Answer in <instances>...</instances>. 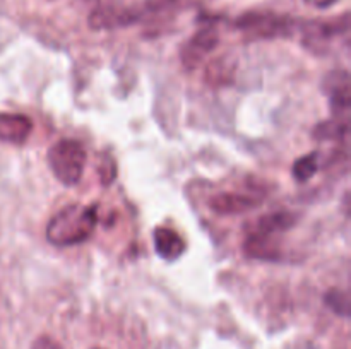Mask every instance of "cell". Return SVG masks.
<instances>
[{"label": "cell", "mask_w": 351, "mask_h": 349, "mask_svg": "<svg viewBox=\"0 0 351 349\" xmlns=\"http://www.w3.org/2000/svg\"><path fill=\"white\" fill-rule=\"evenodd\" d=\"M348 27L350 17L348 12H345L341 17H335V19L308 21L302 26V31H304L305 44L312 48L315 43H324V41H329L335 36L346 33Z\"/></svg>", "instance_id": "7"}, {"label": "cell", "mask_w": 351, "mask_h": 349, "mask_svg": "<svg viewBox=\"0 0 351 349\" xmlns=\"http://www.w3.org/2000/svg\"><path fill=\"white\" fill-rule=\"evenodd\" d=\"M350 130V122L348 120L341 118H331L326 120V122H321L319 125H315L314 139L317 140H343L346 135H348Z\"/></svg>", "instance_id": "13"}, {"label": "cell", "mask_w": 351, "mask_h": 349, "mask_svg": "<svg viewBox=\"0 0 351 349\" xmlns=\"http://www.w3.org/2000/svg\"><path fill=\"white\" fill-rule=\"evenodd\" d=\"M147 16L146 5L143 7H122V5H103L89 14V27L93 29H117L136 24Z\"/></svg>", "instance_id": "4"}, {"label": "cell", "mask_w": 351, "mask_h": 349, "mask_svg": "<svg viewBox=\"0 0 351 349\" xmlns=\"http://www.w3.org/2000/svg\"><path fill=\"white\" fill-rule=\"evenodd\" d=\"M235 72V64L228 60V58H216L206 68V81L211 86H223L228 84Z\"/></svg>", "instance_id": "14"}, {"label": "cell", "mask_w": 351, "mask_h": 349, "mask_svg": "<svg viewBox=\"0 0 351 349\" xmlns=\"http://www.w3.org/2000/svg\"><path fill=\"white\" fill-rule=\"evenodd\" d=\"M112 157L110 159L101 161V164H99V178H101V183L103 185H110L113 180H115V174H117V164H112V166L108 168V164L112 163Z\"/></svg>", "instance_id": "17"}, {"label": "cell", "mask_w": 351, "mask_h": 349, "mask_svg": "<svg viewBox=\"0 0 351 349\" xmlns=\"http://www.w3.org/2000/svg\"><path fill=\"white\" fill-rule=\"evenodd\" d=\"M31 349H62V348L60 344H58L57 341H53L51 337H48V335H41V337H38L36 341L33 342Z\"/></svg>", "instance_id": "18"}, {"label": "cell", "mask_w": 351, "mask_h": 349, "mask_svg": "<svg viewBox=\"0 0 351 349\" xmlns=\"http://www.w3.org/2000/svg\"><path fill=\"white\" fill-rule=\"evenodd\" d=\"M86 159L88 154L84 146L74 139H60L48 149V164L51 173L65 187H74L81 181Z\"/></svg>", "instance_id": "2"}, {"label": "cell", "mask_w": 351, "mask_h": 349, "mask_svg": "<svg viewBox=\"0 0 351 349\" xmlns=\"http://www.w3.org/2000/svg\"><path fill=\"white\" fill-rule=\"evenodd\" d=\"M95 349H98V348H95Z\"/></svg>", "instance_id": "20"}, {"label": "cell", "mask_w": 351, "mask_h": 349, "mask_svg": "<svg viewBox=\"0 0 351 349\" xmlns=\"http://www.w3.org/2000/svg\"><path fill=\"white\" fill-rule=\"evenodd\" d=\"M154 250L158 255L165 260H177L187 250V243L182 238L180 233H177L171 228H161L154 229Z\"/></svg>", "instance_id": "11"}, {"label": "cell", "mask_w": 351, "mask_h": 349, "mask_svg": "<svg viewBox=\"0 0 351 349\" xmlns=\"http://www.w3.org/2000/svg\"><path fill=\"white\" fill-rule=\"evenodd\" d=\"M295 222H297L295 214H290V212H274V214H267L264 218H261L257 221L256 229L257 231L280 236L281 233L288 231Z\"/></svg>", "instance_id": "12"}, {"label": "cell", "mask_w": 351, "mask_h": 349, "mask_svg": "<svg viewBox=\"0 0 351 349\" xmlns=\"http://www.w3.org/2000/svg\"><path fill=\"white\" fill-rule=\"evenodd\" d=\"M326 91L329 92V101L335 118L350 120V106H351V89H350V75L345 70H335L326 77L324 81Z\"/></svg>", "instance_id": "6"}, {"label": "cell", "mask_w": 351, "mask_h": 349, "mask_svg": "<svg viewBox=\"0 0 351 349\" xmlns=\"http://www.w3.org/2000/svg\"><path fill=\"white\" fill-rule=\"evenodd\" d=\"M324 303L328 305L336 315H339V317H350V296L346 291L332 287V289H329L328 293L324 294Z\"/></svg>", "instance_id": "16"}, {"label": "cell", "mask_w": 351, "mask_h": 349, "mask_svg": "<svg viewBox=\"0 0 351 349\" xmlns=\"http://www.w3.org/2000/svg\"><path fill=\"white\" fill-rule=\"evenodd\" d=\"M243 250H245V253L249 257L259 260H280L281 257L278 236L269 235V233L257 231V229L245 240Z\"/></svg>", "instance_id": "10"}, {"label": "cell", "mask_w": 351, "mask_h": 349, "mask_svg": "<svg viewBox=\"0 0 351 349\" xmlns=\"http://www.w3.org/2000/svg\"><path fill=\"white\" fill-rule=\"evenodd\" d=\"M98 224V205L71 204L50 219L47 240L55 246H72L86 242Z\"/></svg>", "instance_id": "1"}, {"label": "cell", "mask_w": 351, "mask_h": 349, "mask_svg": "<svg viewBox=\"0 0 351 349\" xmlns=\"http://www.w3.org/2000/svg\"><path fill=\"white\" fill-rule=\"evenodd\" d=\"M218 31L213 26L202 27V29H199L197 33L182 47V64H184L185 68H189V70H194V68H197L199 65L206 60V57L218 47Z\"/></svg>", "instance_id": "5"}, {"label": "cell", "mask_w": 351, "mask_h": 349, "mask_svg": "<svg viewBox=\"0 0 351 349\" xmlns=\"http://www.w3.org/2000/svg\"><path fill=\"white\" fill-rule=\"evenodd\" d=\"M297 21L271 10H250L237 17L235 27L250 38H278L293 33Z\"/></svg>", "instance_id": "3"}, {"label": "cell", "mask_w": 351, "mask_h": 349, "mask_svg": "<svg viewBox=\"0 0 351 349\" xmlns=\"http://www.w3.org/2000/svg\"><path fill=\"white\" fill-rule=\"evenodd\" d=\"M307 5L311 7H315V9H329V7H332L335 3H338L339 0H304Z\"/></svg>", "instance_id": "19"}, {"label": "cell", "mask_w": 351, "mask_h": 349, "mask_svg": "<svg viewBox=\"0 0 351 349\" xmlns=\"http://www.w3.org/2000/svg\"><path fill=\"white\" fill-rule=\"evenodd\" d=\"M319 170V154L317 153H308L305 156L298 157L291 168V174L297 181H307L317 173Z\"/></svg>", "instance_id": "15"}, {"label": "cell", "mask_w": 351, "mask_h": 349, "mask_svg": "<svg viewBox=\"0 0 351 349\" xmlns=\"http://www.w3.org/2000/svg\"><path fill=\"white\" fill-rule=\"evenodd\" d=\"M259 204L261 202L256 197L239 194V192H221V194L215 195L209 201V207L223 216L245 214V212H250L252 209H256Z\"/></svg>", "instance_id": "8"}, {"label": "cell", "mask_w": 351, "mask_h": 349, "mask_svg": "<svg viewBox=\"0 0 351 349\" xmlns=\"http://www.w3.org/2000/svg\"><path fill=\"white\" fill-rule=\"evenodd\" d=\"M33 130L29 116L21 113H0V140L21 146L27 140Z\"/></svg>", "instance_id": "9"}]
</instances>
